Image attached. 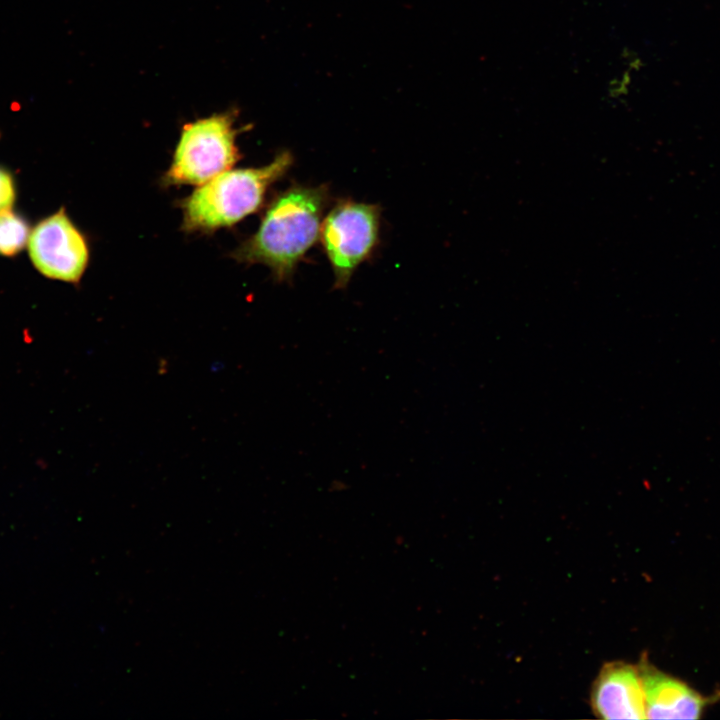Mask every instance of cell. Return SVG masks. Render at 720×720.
<instances>
[{"label":"cell","instance_id":"1","mask_svg":"<svg viewBox=\"0 0 720 720\" xmlns=\"http://www.w3.org/2000/svg\"><path fill=\"white\" fill-rule=\"evenodd\" d=\"M330 199L327 185L294 184L276 194L250 237L230 254L239 263L267 266L278 282L291 279L320 234Z\"/></svg>","mask_w":720,"mask_h":720},{"label":"cell","instance_id":"2","mask_svg":"<svg viewBox=\"0 0 720 720\" xmlns=\"http://www.w3.org/2000/svg\"><path fill=\"white\" fill-rule=\"evenodd\" d=\"M293 160L291 152L281 151L267 165L229 169L199 185L178 202L182 230L210 234L257 212L269 188L287 173Z\"/></svg>","mask_w":720,"mask_h":720},{"label":"cell","instance_id":"3","mask_svg":"<svg viewBox=\"0 0 720 720\" xmlns=\"http://www.w3.org/2000/svg\"><path fill=\"white\" fill-rule=\"evenodd\" d=\"M235 120L236 113L228 111L183 125L161 185L199 186L235 165L241 158Z\"/></svg>","mask_w":720,"mask_h":720},{"label":"cell","instance_id":"4","mask_svg":"<svg viewBox=\"0 0 720 720\" xmlns=\"http://www.w3.org/2000/svg\"><path fill=\"white\" fill-rule=\"evenodd\" d=\"M381 208L340 199L322 220L319 239L334 274V288L344 289L379 242Z\"/></svg>","mask_w":720,"mask_h":720},{"label":"cell","instance_id":"5","mask_svg":"<svg viewBox=\"0 0 720 720\" xmlns=\"http://www.w3.org/2000/svg\"><path fill=\"white\" fill-rule=\"evenodd\" d=\"M27 246L29 257L41 274L71 284L80 283L89 264L90 247L64 207L32 228Z\"/></svg>","mask_w":720,"mask_h":720},{"label":"cell","instance_id":"6","mask_svg":"<svg viewBox=\"0 0 720 720\" xmlns=\"http://www.w3.org/2000/svg\"><path fill=\"white\" fill-rule=\"evenodd\" d=\"M591 703L594 713L602 719H645L640 670L625 663L606 664L593 685Z\"/></svg>","mask_w":720,"mask_h":720},{"label":"cell","instance_id":"7","mask_svg":"<svg viewBox=\"0 0 720 720\" xmlns=\"http://www.w3.org/2000/svg\"><path fill=\"white\" fill-rule=\"evenodd\" d=\"M645 696L646 718L696 719L704 700L679 680L645 667L641 672Z\"/></svg>","mask_w":720,"mask_h":720},{"label":"cell","instance_id":"8","mask_svg":"<svg viewBox=\"0 0 720 720\" xmlns=\"http://www.w3.org/2000/svg\"><path fill=\"white\" fill-rule=\"evenodd\" d=\"M31 233L27 219L13 211H0V255L13 257L19 254L28 244Z\"/></svg>","mask_w":720,"mask_h":720},{"label":"cell","instance_id":"9","mask_svg":"<svg viewBox=\"0 0 720 720\" xmlns=\"http://www.w3.org/2000/svg\"><path fill=\"white\" fill-rule=\"evenodd\" d=\"M16 198L15 178L7 168L0 166V211L12 209Z\"/></svg>","mask_w":720,"mask_h":720}]
</instances>
